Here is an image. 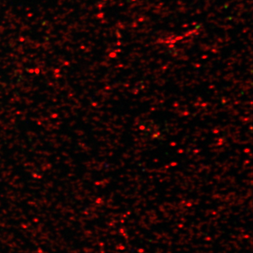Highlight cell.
Here are the masks:
<instances>
[{
    "label": "cell",
    "instance_id": "cell-1",
    "mask_svg": "<svg viewBox=\"0 0 253 253\" xmlns=\"http://www.w3.org/2000/svg\"><path fill=\"white\" fill-rule=\"evenodd\" d=\"M183 38H184L183 37H177V38H176L175 41H180V40H182Z\"/></svg>",
    "mask_w": 253,
    "mask_h": 253
}]
</instances>
